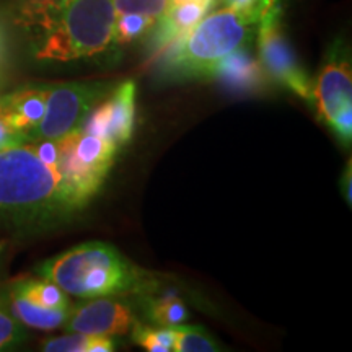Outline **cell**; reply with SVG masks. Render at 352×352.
Instances as JSON below:
<instances>
[{
  "label": "cell",
  "mask_w": 352,
  "mask_h": 352,
  "mask_svg": "<svg viewBox=\"0 0 352 352\" xmlns=\"http://www.w3.org/2000/svg\"><path fill=\"white\" fill-rule=\"evenodd\" d=\"M25 341V327L12 315V311L8 310L0 297V351L16 349Z\"/></svg>",
  "instance_id": "obj_20"
},
{
  "label": "cell",
  "mask_w": 352,
  "mask_h": 352,
  "mask_svg": "<svg viewBox=\"0 0 352 352\" xmlns=\"http://www.w3.org/2000/svg\"><path fill=\"white\" fill-rule=\"evenodd\" d=\"M57 170L78 208H83L107 179L116 158L118 145L82 129L57 139Z\"/></svg>",
  "instance_id": "obj_5"
},
{
  "label": "cell",
  "mask_w": 352,
  "mask_h": 352,
  "mask_svg": "<svg viewBox=\"0 0 352 352\" xmlns=\"http://www.w3.org/2000/svg\"><path fill=\"white\" fill-rule=\"evenodd\" d=\"M175 352H214L220 351L209 333L197 327H171Z\"/></svg>",
  "instance_id": "obj_18"
},
{
  "label": "cell",
  "mask_w": 352,
  "mask_h": 352,
  "mask_svg": "<svg viewBox=\"0 0 352 352\" xmlns=\"http://www.w3.org/2000/svg\"><path fill=\"white\" fill-rule=\"evenodd\" d=\"M318 116L327 124L338 113L352 104V70L349 54L342 46H336L321 69L316 83L311 87Z\"/></svg>",
  "instance_id": "obj_8"
},
{
  "label": "cell",
  "mask_w": 352,
  "mask_h": 352,
  "mask_svg": "<svg viewBox=\"0 0 352 352\" xmlns=\"http://www.w3.org/2000/svg\"><path fill=\"white\" fill-rule=\"evenodd\" d=\"M148 315L158 327H176L188 320L189 311L176 294H164L148 302Z\"/></svg>",
  "instance_id": "obj_17"
},
{
  "label": "cell",
  "mask_w": 352,
  "mask_h": 352,
  "mask_svg": "<svg viewBox=\"0 0 352 352\" xmlns=\"http://www.w3.org/2000/svg\"><path fill=\"white\" fill-rule=\"evenodd\" d=\"M15 23L39 63L96 59L118 46L113 0H25Z\"/></svg>",
  "instance_id": "obj_1"
},
{
  "label": "cell",
  "mask_w": 352,
  "mask_h": 352,
  "mask_svg": "<svg viewBox=\"0 0 352 352\" xmlns=\"http://www.w3.org/2000/svg\"><path fill=\"white\" fill-rule=\"evenodd\" d=\"M44 279L78 298H96L129 292L140 285L139 271L111 245L83 243L36 267Z\"/></svg>",
  "instance_id": "obj_3"
},
{
  "label": "cell",
  "mask_w": 352,
  "mask_h": 352,
  "mask_svg": "<svg viewBox=\"0 0 352 352\" xmlns=\"http://www.w3.org/2000/svg\"><path fill=\"white\" fill-rule=\"evenodd\" d=\"M46 113L43 121L30 135L28 142L44 139H60L82 129L88 113L111 90L108 83L69 82L50 83Z\"/></svg>",
  "instance_id": "obj_6"
},
{
  "label": "cell",
  "mask_w": 352,
  "mask_h": 352,
  "mask_svg": "<svg viewBox=\"0 0 352 352\" xmlns=\"http://www.w3.org/2000/svg\"><path fill=\"white\" fill-rule=\"evenodd\" d=\"M43 351L47 352H109L114 351L111 336L90 333H74L52 338L43 342Z\"/></svg>",
  "instance_id": "obj_16"
},
{
  "label": "cell",
  "mask_w": 352,
  "mask_h": 352,
  "mask_svg": "<svg viewBox=\"0 0 352 352\" xmlns=\"http://www.w3.org/2000/svg\"><path fill=\"white\" fill-rule=\"evenodd\" d=\"M261 16L254 10L223 6L204 15L186 36L176 43L170 70L183 77H210L220 60L243 50L258 30Z\"/></svg>",
  "instance_id": "obj_4"
},
{
  "label": "cell",
  "mask_w": 352,
  "mask_h": 352,
  "mask_svg": "<svg viewBox=\"0 0 352 352\" xmlns=\"http://www.w3.org/2000/svg\"><path fill=\"white\" fill-rule=\"evenodd\" d=\"M352 165H351V160L347 162V166H346V171L344 175H342V196H344V199L347 202V206L352 204Z\"/></svg>",
  "instance_id": "obj_23"
},
{
  "label": "cell",
  "mask_w": 352,
  "mask_h": 352,
  "mask_svg": "<svg viewBox=\"0 0 352 352\" xmlns=\"http://www.w3.org/2000/svg\"><path fill=\"white\" fill-rule=\"evenodd\" d=\"M170 6L171 0H113L118 46L153 33Z\"/></svg>",
  "instance_id": "obj_10"
},
{
  "label": "cell",
  "mask_w": 352,
  "mask_h": 352,
  "mask_svg": "<svg viewBox=\"0 0 352 352\" xmlns=\"http://www.w3.org/2000/svg\"><path fill=\"white\" fill-rule=\"evenodd\" d=\"M334 134L340 138L346 145L351 144L352 139V104L341 109L340 113L334 116V120L329 122Z\"/></svg>",
  "instance_id": "obj_21"
},
{
  "label": "cell",
  "mask_w": 352,
  "mask_h": 352,
  "mask_svg": "<svg viewBox=\"0 0 352 352\" xmlns=\"http://www.w3.org/2000/svg\"><path fill=\"white\" fill-rule=\"evenodd\" d=\"M256 33L259 60H261L259 64L264 72L300 98L311 100L314 85L283 32L280 7L272 8L263 16Z\"/></svg>",
  "instance_id": "obj_7"
},
{
  "label": "cell",
  "mask_w": 352,
  "mask_h": 352,
  "mask_svg": "<svg viewBox=\"0 0 352 352\" xmlns=\"http://www.w3.org/2000/svg\"><path fill=\"white\" fill-rule=\"evenodd\" d=\"M25 144L21 135L10 126V122L7 121V118L3 116L0 111V151H6V148L16 147V145Z\"/></svg>",
  "instance_id": "obj_22"
},
{
  "label": "cell",
  "mask_w": 352,
  "mask_h": 352,
  "mask_svg": "<svg viewBox=\"0 0 352 352\" xmlns=\"http://www.w3.org/2000/svg\"><path fill=\"white\" fill-rule=\"evenodd\" d=\"M77 308H70L63 328L67 333H90L104 336H122L135 323L132 310L126 303L113 298H88Z\"/></svg>",
  "instance_id": "obj_9"
},
{
  "label": "cell",
  "mask_w": 352,
  "mask_h": 352,
  "mask_svg": "<svg viewBox=\"0 0 352 352\" xmlns=\"http://www.w3.org/2000/svg\"><path fill=\"white\" fill-rule=\"evenodd\" d=\"M263 72L264 70L258 60H254L248 52L239 50L220 60L210 77L219 78L227 87L236 90H254L264 83Z\"/></svg>",
  "instance_id": "obj_13"
},
{
  "label": "cell",
  "mask_w": 352,
  "mask_h": 352,
  "mask_svg": "<svg viewBox=\"0 0 352 352\" xmlns=\"http://www.w3.org/2000/svg\"><path fill=\"white\" fill-rule=\"evenodd\" d=\"M134 341L139 346H142L145 351L151 352H170L173 351V331L171 327H160L152 328L145 327V324L134 323Z\"/></svg>",
  "instance_id": "obj_19"
},
{
  "label": "cell",
  "mask_w": 352,
  "mask_h": 352,
  "mask_svg": "<svg viewBox=\"0 0 352 352\" xmlns=\"http://www.w3.org/2000/svg\"><path fill=\"white\" fill-rule=\"evenodd\" d=\"M10 290L20 294V296H23L39 307L52 308V310H57V308L67 310V308H70L67 294L59 285L51 283L50 279H44L41 276L20 277L19 280L13 283Z\"/></svg>",
  "instance_id": "obj_15"
},
{
  "label": "cell",
  "mask_w": 352,
  "mask_h": 352,
  "mask_svg": "<svg viewBox=\"0 0 352 352\" xmlns=\"http://www.w3.org/2000/svg\"><path fill=\"white\" fill-rule=\"evenodd\" d=\"M46 103V85L23 87L6 96H0V111L13 129L21 135L23 142H28L30 135L43 121Z\"/></svg>",
  "instance_id": "obj_11"
},
{
  "label": "cell",
  "mask_w": 352,
  "mask_h": 352,
  "mask_svg": "<svg viewBox=\"0 0 352 352\" xmlns=\"http://www.w3.org/2000/svg\"><path fill=\"white\" fill-rule=\"evenodd\" d=\"M108 107V140L118 145L127 144L132 138L135 124V83L122 82L109 90L107 98Z\"/></svg>",
  "instance_id": "obj_12"
},
{
  "label": "cell",
  "mask_w": 352,
  "mask_h": 352,
  "mask_svg": "<svg viewBox=\"0 0 352 352\" xmlns=\"http://www.w3.org/2000/svg\"><path fill=\"white\" fill-rule=\"evenodd\" d=\"M8 300H10L8 310L23 327L43 329V331L63 328L70 310V308H67V310H60V308L52 310V308L39 307L36 303L30 302L28 298L20 296V294L13 292V290L8 294Z\"/></svg>",
  "instance_id": "obj_14"
},
{
  "label": "cell",
  "mask_w": 352,
  "mask_h": 352,
  "mask_svg": "<svg viewBox=\"0 0 352 352\" xmlns=\"http://www.w3.org/2000/svg\"><path fill=\"white\" fill-rule=\"evenodd\" d=\"M77 209L57 166L39 158L28 142L0 151V223L39 228Z\"/></svg>",
  "instance_id": "obj_2"
}]
</instances>
